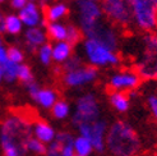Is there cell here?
I'll return each instance as SVG.
<instances>
[{"mask_svg": "<svg viewBox=\"0 0 157 156\" xmlns=\"http://www.w3.org/2000/svg\"><path fill=\"white\" fill-rule=\"evenodd\" d=\"M33 119L23 111H10L0 120V156H27Z\"/></svg>", "mask_w": 157, "mask_h": 156, "instance_id": "cell-1", "label": "cell"}, {"mask_svg": "<svg viewBox=\"0 0 157 156\" xmlns=\"http://www.w3.org/2000/svg\"><path fill=\"white\" fill-rule=\"evenodd\" d=\"M142 141L137 131L127 120H115L109 126L106 151L111 156H138Z\"/></svg>", "mask_w": 157, "mask_h": 156, "instance_id": "cell-2", "label": "cell"}, {"mask_svg": "<svg viewBox=\"0 0 157 156\" xmlns=\"http://www.w3.org/2000/svg\"><path fill=\"white\" fill-rule=\"evenodd\" d=\"M100 118L101 104L95 92H84L75 99L70 115V123L74 128L93 123Z\"/></svg>", "mask_w": 157, "mask_h": 156, "instance_id": "cell-3", "label": "cell"}, {"mask_svg": "<svg viewBox=\"0 0 157 156\" xmlns=\"http://www.w3.org/2000/svg\"><path fill=\"white\" fill-rule=\"evenodd\" d=\"M82 54L87 60L88 65L95 68L117 67L120 64V57L117 51H114L106 45L93 38H84L82 42Z\"/></svg>", "mask_w": 157, "mask_h": 156, "instance_id": "cell-4", "label": "cell"}, {"mask_svg": "<svg viewBox=\"0 0 157 156\" xmlns=\"http://www.w3.org/2000/svg\"><path fill=\"white\" fill-rule=\"evenodd\" d=\"M77 23L82 35L87 38L105 19L101 4L93 0H74Z\"/></svg>", "mask_w": 157, "mask_h": 156, "instance_id": "cell-5", "label": "cell"}, {"mask_svg": "<svg viewBox=\"0 0 157 156\" xmlns=\"http://www.w3.org/2000/svg\"><path fill=\"white\" fill-rule=\"evenodd\" d=\"M140 55L137 61V73L142 80H157V35L146 33L140 40Z\"/></svg>", "mask_w": 157, "mask_h": 156, "instance_id": "cell-6", "label": "cell"}, {"mask_svg": "<svg viewBox=\"0 0 157 156\" xmlns=\"http://www.w3.org/2000/svg\"><path fill=\"white\" fill-rule=\"evenodd\" d=\"M133 25L144 32L157 28V0H130Z\"/></svg>", "mask_w": 157, "mask_h": 156, "instance_id": "cell-7", "label": "cell"}, {"mask_svg": "<svg viewBox=\"0 0 157 156\" xmlns=\"http://www.w3.org/2000/svg\"><path fill=\"white\" fill-rule=\"evenodd\" d=\"M100 4L104 17L111 25L119 27L133 25L130 0H100Z\"/></svg>", "mask_w": 157, "mask_h": 156, "instance_id": "cell-8", "label": "cell"}, {"mask_svg": "<svg viewBox=\"0 0 157 156\" xmlns=\"http://www.w3.org/2000/svg\"><path fill=\"white\" fill-rule=\"evenodd\" d=\"M109 124L105 119L100 118L98 120L90 123V124H83L75 128L78 136L86 137L90 139L92 143L93 151L97 154H102L106 151V135H107Z\"/></svg>", "mask_w": 157, "mask_h": 156, "instance_id": "cell-9", "label": "cell"}, {"mask_svg": "<svg viewBox=\"0 0 157 156\" xmlns=\"http://www.w3.org/2000/svg\"><path fill=\"white\" fill-rule=\"evenodd\" d=\"M98 78V69L91 65L82 64L73 71L63 72L61 74V82L68 88L78 90L83 88L86 86H90L95 83Z\"/></svg>", "mask_w": 157, "mask_h": 156, "instance_id": "cell-10", "label": "cell"}, {"mask_svg": "<svg viewBox=\"0 0 157 156\" xmlns=\"http://www.w3.org/2000/svg\"><path fill=\"white\" fill-rule=\"evenodd\" d=\"M140 81H142V78L139 77V74L136 71L121 69V71H117L109 77L107 86L111 91L129 93L132 91H136L139 87Z\"/></svg>", "mask_w": 157, "mask_h": 156, "instance_id": "cell-11", "label": "cell"}, {"mask_svg": "<svg viewBox=\"0 0 157 156\" xmlns=\"http://www.w3.org/2000/svg\"><path fill=\"white\" fill-rule=\"evenodd\" d=\"M74 135L70 131L58 132L55 139L48 145L45 156H75L73 149Z\"/></svg>", "mask_w": 157, "mask_h": 156, "instance_id": "cell-12", "label": "cell"}, {"mask_svg": "<svg viewBox=\"0 0 157 156\" xmlns=\"http://www.w3.org/2000/svg\"><path fill=\"white\" fill-rule=\"evenodd\" d=\"M87 38L97 40L114 51H117V49H119V33H117L115 26L105 19L100 23L98 27Z\"/></svg>", "mask_w": 157, "mask_h": 156, "instance_id": "cell-13", "label": "cell"}, {"mask_svg": "<svg viewBox=\"0 0 157 156\" xmlns=\"http://www.w3.org/2000/svg\"><path fill=\"white\" fill-rule=\"evenodd\" d=\"M18 17L26 28L42 27L46 25L44 10L37 3H27L26 6L18 12Z\"/></svg>", "mask_w": 157, "mask_h": 156, "instance_id": "cell-14", "label": "cell"}, {"mask_svg": "<svg viewBox=\"0 0 157 156\" xmlns=\"http://www.w3.org/2000/svg\"><path fill=\"white\" fill-rule=\"evenodd\" d=\"M58 135V131L51 123L45 119H33L32 122V137L38 139L46 146L50 145Z\"/></svg>", "mask_w": 157, "mask_h": 156, "instance_id": "cell-15", "label": "cell"}, {"mask_svg": "<svg viewBox=\"0 0 157 156\" xmlns=\"http://www.w3.org/2000/svg\"><path fill=\"white\" fill-rule=\"evenodd\" d=\"M23 41L28 51H37L44 44L48 42V35L44 27L26 28L23 33Z\"/></svg>", "mask_w": 157, "mask_h": 156, "instance_id": "cell-16", "label": "cell"}, {"mask_svg": "<svg viewBox=\"0 0 157 156\" xmlns=\"http://www.w3.org/2000/svg\"><path fill=\"white\" fill-rule=\"evenodd\" d=\"M59 99L58 91L52 87H40L37 93L32 97L35 104L44 110H51V107Z\"/></svg>", "mask_w": 157, "mask_h": 156, "instance_id": "cell-17", "label": "cell"}, {"mask_svg": "<svg viewBox=\"0 0 157 156\" xmlns=\"http://www.w3.org/2000/svg\"><path fill=\"white\" fill-rule=\"evenodd\" d=\"M70 9L67 3L58 2L54 4H49L44 10L45 19L48 22H61L64 18L68 17Z\"/></svg>", "mask_w": 157, "mask_h": 156, "instance_id": "cell-18", "label": "cell"}, {"mask_svg": "<svg viewBox=\"0 0 157 156\" xmlns=\"http://www.w3.org/2000/svg\"><path fill=\"white\" fill-rule=\"evenodd\" d=\"M74 54V46L67 41L54 42L52 45V63L63 65Z\"/></svg>", "mask_w": 157, "mask_h": 156, "instance_id": "cell-19", "label": "cell"}, {"mask_svg": "<svg viewBox=\"0 0 157 156\" xmlns=\"http://www.w3.org/2000/svg\"><path fill=\"white\" fill-rule=\"evenodd\" d=\"M109 104L116 113L124 114L130 109V97L128 93L119 92V91H111L109 93Z\"/></svg>", "mask_w": 157, "mask_h": 156, "instance_id": "cell-20", "label": "cell"}, {"mask_svg": "<svg viewBox=\"0 0 157 156\" xmlns=\"http://www.w3.org/2000/svg\"><path fill=\"white\" fill-rule=\"evenodd\" d=\"M45 31L48 38H51L55 42L67 40V25L63 22H46Z\"/></svg>", "mask_w": 157, "mask_h": 156, "instance_id": "cell-21", "label": "cell"}, {"mask_svg": "<svg viewBox=\"0 0 157 156\" xmlns=\"http://www.w3.org/2000/svg\"><path fill=\"white\" fill-rule=\"evenodd\" d=\"M50 113L55 120H60V122L67 120L68 118H70V115H72V105H70L68 100L59 99L51 107Z\"/></svg>", "mask_w": 157, "mask_h": 156, "instance_id": "cell-22", "label": "cell"}, {"mask_svg": "<svg viewBox=\"0 0 157 156\" xmlns=\"http://www.w3.org/2000/svg\"><path fill=\"white\" fill-rule=\"evenodd\" d=\"M73 149L75 156H91L93 152V147L92 143L90 142V139L82 136H74V141H73Z\"/></svg>", "mask_w": 157, "mask_h": 156, "instance_id": "cell-23", "label": "cell"}, {"mask_svg": "<svg viewBox=\"0 0 157 156\" xmlns=\"http://www.w3.org/2000/svg\"><path fill=\"white\" fill-rule=\"evenodd\" d=\"M25 31V26L18 17V14H8L5 15V33L12 36H18Z\"/></svg>", "mask_w": 157, "mask_h": 156, "instance_id": "cell-24", "label": "cell"}, {"mask_svg": "<svg viewBox=\"0 0 157 156\" xmlns=\"http://www.w3.org/2000/svg\"><path fill=\"white\" fill-rule=\"evenodd\" d=\"M3 71V77H4V82L6 83H14L15 81H18V64L13 63V61L8 60L6 63L0 67Z\"/></svg>", "mask_w": 157, "mask_h": 156, "instance_id": "cell-25", "label": "cell"}, {"mask_svg": "<svg viewBox=\"0 0 157 156\" xmlns=\"http://www.w3.org/2000/svg\"><path fill=\"white\" fill-rule=\"evenodd\" d=\"M37 53V58L40 60V63L45 67H49L52 63V45L46 42L44 44L41 48H38Z\"/></svg>", "mask_w": 157, "mask_h": 156, "instance_id": "cell-26", "label": "cell"}, {"mask_svg": "<svg viewBox=\"0 0 157 156\" xmlns=\"http://www.w3.org/2000/svg\"><path fill=\"white\" fill-rule=\"evenodd\" d=\"M82 32L78 26L73 25V23H69V25H67V42H69L72 46H75L78 45L81 41H82Z\"/></svg>", "mask_w": 157, "mask_h": 156, "instance_id": "cell-27", "label": "cell"}, {"mask_svg": "<svg viewBox=\"0 0 157 156\" xmlns=\"http://www.w3.org/2000/svg\"><path fill=\"white\" fill-rule=\"evenodd\" d=\"M27 150H28V154L33 155V156H45L48 146L32 137L27 143Z\"/></svg>", "mask_w": 157, "mask_h": 156, "instance_id": "cell-28", "label": "cell"}, {"mask_svg": "<svg viewBox=\"0 0 157 156\" xmlns=\"http://www.w3.org/2000/svg\"><path fill=\"white\" fill-rule=\"evenodd\" d=\"M8 49V58H9L10 61L15 64H23V61H25V51H23L19 46H9Z\"/></svg>", "mask_w": 157, "mask_h": 156, "instance_id": "cell-29", "label": "cell"}, {"mask_svg": "<svg viewBox=\"0 0 157 156\" xmlns=\"http://www.w3.org/2000/svg\"><path fill=\"white\" fill-rule=\"evenodd\" d=\"M33 80H35V77H33V72L31 69V67L27 65L26 63L19 64L18 65V81H21L23 84H26Z\"/></svg>", "mask_w": 157, "mask_h": 156, "instance_id": "cell-30", "label": "cell"}, {"mask_svg": "<svg viewBox=\"0 0 157 156\" xmlns=\"http://www.w3.org/2000/svg\"><path fill=\"white\" fill-rule=\"evenodd\" d=\"M83 63H82V58L79 55H77V54H73L72 57H70L64 64L61 65V71L63 72H69V71H73V69L81 67Z\"/></svg>", "mask_w": 157, "mask_h": 156, "instance_id": "cell-31", "label": "cell"}, {"mask_svg": "<svg viewBox=\"0 0 157 156\" xmlns=\"http://www.w3.org/2000/svg\"><path fill=\"white\" fill-rule=\"evenodd\" d=\"M147 106L150 109V113L153 116V119L157 122V95L152 93L147 97Z\"/></svg>", "mask_w": 157, "mask_h": 156, "instance_id": "cell-32", "label": "cell"}, {"mask_svg": "<svg viewBox=\"0 0 157 156\" xmlns=\"http://www.w3.org/2000/svg\"><path fill=\"white\" fill-rule=\"evenodd\" d=\"M40 87H41V86L38 84V83H37L35 80L25 84V88H26V91H27V93H28V96H29L31 99H32V97L36 95L37 91L40 90Z\"/></svg>", "mask_w": 157, "mask_h": 156, "instance_id": "cell-33", "label": "cell"}, {"mask_svg": "<svg viewBox=\"0 0 157 156\" xmlns=\"http://www.w3.org/2000/svg\"><path fill=\"white\" fill-rule=\"evenodd\" d=\"M26 4H27V0H10V6L18 12L23 9L26 6Z\"/></svg>", "mask_w": 157, "mask_h": 156, "instance_id": "cell-34", "label": "cell"}, {"mask_svg": "<svg viewBox=\"0 0 157 156\" xmlns=\"http://www.w3.org/2000/svg\"><path fill=\"white\" fill-rule=\"evenodd\" d=\"M8 60H9V58H8V49L5 46H2L0 48V67H3Z\"/></svg>", "mask_w": 157, "mask_h": 156, "instance_id": "cell-35", "label": "cell"}, {"mask_svg": "<svg viewBox=\"0 0 157 156\" xmlns=\"http://www.w3.org/2000/svg\"><path fill=\"white\" fill-rule=\"evenodd\" d=\"M38 2H40L42 5H46V4H49V3L51 2V0H38Z\"/></svg>", "mask_w": 157, "mask_h": 156, "instance_id": "cell-36", "label": "cell"}, {"mask_svg": "<svg viewBox=\"0 0 157 156\" xmlns=\"http://www.w3.org/2000/svg\"><path fill=\"white\" fill-rule=\"evenodd\" d=\"M2 82H4V77H3V71H2V68H0V84H2Z\"/></svg>", "mask_w": 157, "mask_h": 156, "instance_id": "cell-37", "label": "cell"}, {"mask_svg": "<svg viewBox=\"0 0 157 156\" xmlns=\"http://www.w3.org/2000/svg\"><path fill=\"white\" fill-rule=\"evenodd\" d=\"M2 46H4V42H3V37H2V35H0V48Z\"/></svg>", "mask_w": 157, "mask_h": 156, "instance_id": "cell-38", "label": "cell"}, {"mask_svg": "<svg viewBox=\"0 0 157 156\" xmlns=\"http://www.w3.org/2000/svg\"><path fill=\"white\" fill-rule=\"evenodd\" d=\"M37 0H27V3H36Z\"/></svg>", "mask_w": 157, "mask_h": 156, "instance_id": "cell-39", "label": "cell"}, {"mask_svg": "<svg viewBox=\"0 0 157 156\" xmlns=\"http://www.w3.org/2000/svg\"><path fill=\"white\" fill-rule=\"evenodd\" d=\"M6 2V0H0V5H2V4H4Z\"/></svg>", "mask_w": 157, "mask_h": 156, "instance_id": "cell-40", "label": "cell"}, {"mask_svg": "<svg viewBox=\"0 0 157 156\" xmlns=\"http://www.w3.org/2000/svg\"><path fill=\"white\" fill-rule=\"evenodd\" d=\"M93 2H98L100 3V0H93Z\"/></svg>", "mask_w": 157, "mask_h": 156, "instance_id": "cell-41", "label": "cell"}, {"mask_svg": "<svg viewBox=\"0 0 157 156\" xmlns=\"http://www.w3.org/2000/svg\"><path fill=\"white\" fill-rule=\"evenodd\" d=\"M0 14H2V12H0Z\"/></svg>", "mask_w": 157, "mask_h": 156, "instance_id": "cell-42", "label": "cell"}, {"mask_svg": "<svg viewBox=\"0 0 157 156\" xmlns=\"http://www.w3.org/2000/svg\"><path fill=\"white\" fill-rule=\"evenodd\" d=\"M156 156H157V155H156Z\"/></svg>", "mask_w": 157, "mask_h": 156, "instance_id": "cell-43", "label": "cell"}]
</instances>
